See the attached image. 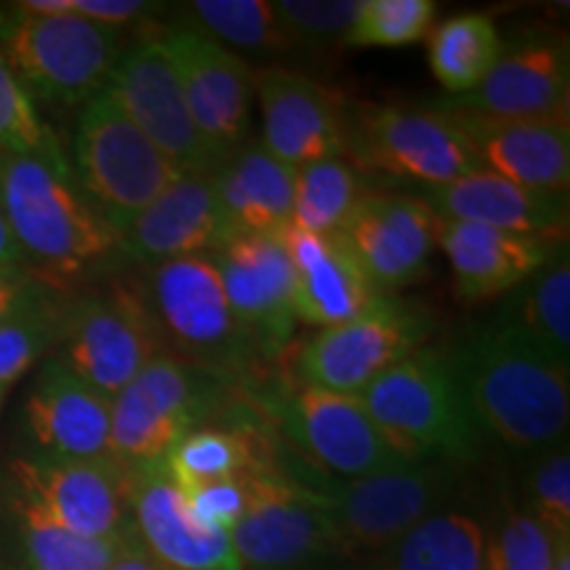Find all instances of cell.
Segmentation results:
<instances>
[{
	"label": "cell",
	"mask_w": 570,
	"mask_h": 570,
	"mask_svg": "<svg viewBox=\"0 0 570 570\" xmlns=\"http://www.w3.org/2000/svg\"><path fill=\"white\" fill-rule=\"evenodd\" d=\"M183 491L188 497L190 510L209 529L230 533L246 510V475L244 479L202 483V487Z\"/></svg>",
	"instance_id": "60d3db41"
},
{
	"label": "cell",
	"mask_w": 570,
	"mask_h": 570,
	"mask_svg": "<svg viewBox=\"0 0 570 570\" xmlns=\"http://www.w3.org/2000/svg\"><path fill=\"white\" fill-rule=\"evenodd\" d=\"M362 0H275L273 13L291 48L344 46Z\"/></svg>",
	"instance_id": "74e56055"
},
{
	"label": "cell",
	"mask_w": 570,
	"mask_h": 570,
	"mask_svg": "<svg viewBox=\"0 0 570 570\" xmlns=\"http://www.w3.org/2000/svg\"><path fill=\"white\" fill-rule=\"evenodd\" d=\"M494 21L483 13H460L428 35V63L439 85L454 96L479 88L502 53Z\"/></svg>",
	"instance_id": "4dcf8cb0"
},
{
	"label": "cell",
	"mask_w": 570,
	"mask_h": 570,
	"mask_svg": "<svg viewBox=\"0 0 570 570\" xmlns=\"http://www.w3.org/2000/svg\"><path fill=\"white\" fill-rule=\"evenodd\" d=\"M190 30L227 48L248 53H283L291 42L277 24L273 3L267 0H194L183 6Z\"/></svg>",
	"instance_id": "e575fe53"
},
{
	"label": "cell",
	"mask_w": 570,
	"mask_h": 570,
	"mask_svg": "<svg viewBox=\"0 0 570 570\" xmlns=\"http://www.w3.org/2000/svg\"><path fill=\"white\" fill-rule=\"evenodd\" d=\"M433 0H362L352 32L344 46L352 48H402L425 40L433 30Z\"/></svg>",
	"instance_id": "8d00e7d4"
},
{
	"label": "cell",
	"mask_w": 570,
	"mask_h": 570,
	"mask_svg": "<svg viewBox=\"0 0 570 570\" xmlns=\"http://www.w3.org/2000/svg\"><path fill=\"white\" fill-rule=\"evenodd\" d=\"M71 173L82 194L119 235L183 175L106 90L82 106Z\"/></svg>",
	"instance_id": "5b68a950"
},
{
	"label": "cell",
	"mask_w": 570,
	"mask_h": 570,
	"mask_svg": "<svg viewBox=\"0 0 570 570\" xmlns=\"http://www.w3.org/2000/svg\"><path fill=\"white\" fill-rule=\"evenodd\" d=\"M525 512L554 539L570 541V454L566 446H552V452L533 465Z\"/></svg>",
	"instance_id": "ab89813d"
},
{
	"label": "cell",
	"mask_w": 570,
	"mask_h": 570,
	"mask_svg": "<svg viewBox=\"0 0 570 570\" xmlns=\"http://www.w3.org/2000/svg\"><path fill=\"white\" fill-rule=\"evenodd\" d=\"M177 487L194 489L202 483L244 479L254 470L267 468L244 431L196 425L169 449L161 462Z\"/></svg>",
	"instance_id": "d6a6232c"
},
{
	"label": "cell",
	"mask_w": 570,
	"mask_h": 570,
	"mask_svg": "<svg viewBox=\"0 0 570 570\" xmlns=\"http://www.w3.org/2000/svg\"><path fill=\"white\" fill-rule=\"evenodd\" d=\"M449 360L487 436L529 452L566 441L568 367L552 362L502 315L470 327Z\"/></svg>",
	"instance_id": "6da1fadb"
},
{
	"label": "cell",
	"mask_w": 570,
	"mask_h": 570,
	"mask_svg": "<svg viewBox=\"0 0 570 570\" xmlns=\"http://www.w3.org/2000/svg\"><path fill=\"white\" fill-rule=\"evenodd\" d=\"M0 212L27 273L48 288L122 248L119 233L82 194L63 151L0 156Z\"/></svg>",
	"instance_id": "7a4b0ae2"
},
{
	"label": "cell",
	"mask_w": 570,
	"mask_h": 570,
	"mask_svg": "<svg viewBox=\"0 0 570 570\" xmlns=\"http://www.w3.org/2000/svg\"><path fill=\"white\" fill-rule=\"evenodd\" d=\"M148 309L161 341L202 370L244 365L252 352L244 327L235 320L217 267L206 254L183 256L151 267Z\"/></svg>",
	"instance_id": "52a82bcc"
},
{
	"label": "cell",
	"mask_w": 570,
	"mask_h": 570,
	"mask_svg": "<svg viewBox=\"0 0 570 570\" xmlns=\"http://www.w3.org/2000/svg\"><path fill=\"white\" fill-rule=\"evenodd\" d=\"M61 323L63 304L53 302L51 296L0 323V389L9 391L19 377L38 365L48 348H56L61 338Z\"/></svg>",
	"instance_id": "d590c367"
},
{
	"label": "cell",
	"mask_w": 570,
	"mask_h": 570,
	"mask_svg": "<svg viewBox=\"0 0 570 570\" xmlns=\"http://www.w3.org/2000/svg\"><path fill=\"white\" fill-rule=\"evenodd\" d=\"M446 106L494 119L568 122V48L558 40H525L520 46L502 48L479 88L449 98Z\"/></svg>",
	"instance_id": "44dd1931"
},
{
	"label": "cell",
	"mask_w": 570,
	"mask_h": 570,
	"mask_svg": "<svg viewBox=\"0 0 570 570\" xmlns=\"http://www.w3.org/2000/svg\"><path fill=\"white\" fill-rule=\"evenodd\" d=\"M159 40L180 77L196 130L214 159L223 164L246 142L254 106V71L238 53L190 27L164 30Z\"/></svg>",
	"instance_id": "4fadbf2b"
},
{
	"label": "cell",
	"mask_w": 570,
	"mask_h": 570,
	"mask_svg": "<svg viewBox=\"0 0 570 570\" xmlns=\"http://www.w3.org/2000/svg\"><path fill=\"white\" fill-rule=\"evenodd\" d=\"M552 570H570V544H566L558 554V560H554V568Z\"/></svg>",
	"instance_id": "bcb514c9"
},
{
	"label": "cell",
	"mask_w": 570,
	"mask_h": 570,
	"mask_svg": "<svg viewBox=\"0 0 570 570\" xmlns=\"http://www.w3.org/2000/svg\"><path fill=\"white\" fill-rule=\"evenodd\" d=\"M454 487L449 462H404L354 481H338L323 499L341 550L386 552L417 523L441 512Z\"/></svg>",
	"instance_id": "8fae6325"
},
{
	"label": "cell",
	"mask_w": 570,
	"mask_h": 570,
	"mask_svg": "<svg viewBox=\"0 0 570 570\" xmlns=\"http://www.w3.org/2000/svg\"><path fill=\"white\" fill-rule=\"evenodd\" d=\"M518 327L531 344L558 362L570 365V259L568 246H554L547 262L523 285L512 291L497 312Z\"/></svg>",
	"instance_id": "f1b7e54d"
},
{
	"label": "cell",
	"mask_w": 570,
	"mask_h": 570,
	"mask_svg": "<svg viewBox=\"0 0 570 570\" xmlns=\"http://www.w3.org/2000/svg\"><path fill=\"white\" fill-rule=\"evenodd\" d=\"M227 230L212 173H183L119 235V246L142 265L209 254Z\"/></svg>",
	"instance_id": "603a6c76"
},
{
	"label": "cell",
	"mask_w": 570,
	"mask_h": 570,
	"mask_svg": "<svg viewBox=\"0 0 570 570\" xmlns=\"http://www.w3.org/2000/svg\"><path fill=\"white\" fill-rule=\"evenodd\" d=\"M125 51L122 30L80 13L0 11V56L32 98L85 106L101 96Z\"/></svg>",
	"instance_id": "277c9868"
},
{
	"label": "cell",
	"mask_w": 570,
	"mask_h": 570,
	"mask_svg": "<svg viewBox=\"0 0 570 570\" xmlns=\"http://www.w3.org/2000/svg\"><path fill=\"white\" fill-rule=\"evenodd\" d=\"M106 92L180 173H214L219 167L190 119L180 77L159 35L125 48Z\"/></svg>",
	"instance_id": "7c38bea8"
},
{
	"label": "cell",
	"mask_w": 570,
	"mask_h": 570,
	"mask_svg": "<svg viewBox=\"0 0 570 570\" xmlns=\"http://www.w3.org/2000/svg\"><path fill=\"white\" fill-rule=\"evenodd\" d=\"M13 508H17L21 544L32 570H106L132 531L119 539H82L56 523L24 491H17Z\"/></svg>",
	"instance_id": "1f68e13d"
},
{
	"label": "cell",
	"mask_w": 570,
	"mask_h": 570,
	"mask_svg": "<svg viewBox=\"0 0 570 570\" xmlns=\"http://www.w3.org/2000/svg\"><path fill=\"white\" fill-rule=\"evenodd\" d=\"M285 431L309 460L341 481L404 465L391 452L360 396L302 386L283 407Z\"/></svg>",
	"instance_id": "ffe728a7"
},
{
	"label": "cell",
	"mask_w": 570,
	"mask_h": 570,
	"mask_svg": "<svg viewBox=\"0 0 570 570\" xmlns=\"http://www.w3.org/2000/svg\"><path fill=\"white\" fill-rule=\"evenodd\" d=\"M281 238L294 267V315L298 323L317 331L344 325L365 315L381 298L336 235H315L288 225Z\"/></svg>",
	"instance_id": "d4e9b609"
},
{
	"label": "cell",
	"mask_w": 570,
	"mask_h": 570,
	"mask_svg": "<svg viewBox=\"0 0 570 570\" xmlns=\"http://www.w3.org/2000/svg\"><path fill=\"white\" fill-rule=\"evenodd\" d=\"M212 391L202 367L159 354L111 399L109 458L125 470L161 465L206 415Z\"/></svg>",
	"instance_id": "8992f818"
},
{
	"label": "cell",
	"mask_w": 570,
	"mask_h": 570,
	"mask_svg": "<svg viewBox=\"0 0 570 570\" xmlns=\"http://www.w3.org/2000/svg\"><path fill=\"white\" fill-rule=\"evenodd\" d=\"M230 233L281 235L294 219V169L248 142L212 173Z\"/></svg>",
	"instance_id": "83f0119b"
},
{
	"label": "cell",
	"mask_w": 570,
	"mask_h": 570,
	"mask_svg": "<svg viewBox=\"0 0 570 570\" xmlns=\"http://www.w3.org/2000/svg\"><path fill=\"white\" fill-rule=\"evenodd\" d=\"M3 394H6V391H3V389H0V402H3Z\"/></svg>",
	"instance_id": "7dc6e473"
},
{
	"label": "cell",
	"mask_w": 570,
	"mask_h": 570,
	"mask_svg": "<svg viewBox=\"0 0 570 570\" xmlns=\"http://www.w3.org/2000/svg\"><path fill=\"white\" fill-rule=\"evenodd\" d=\"M230 541L244 570H294L341 550L323 494L269 468L246 475V510Z\"/></svg>",
	"instance_id": "ba28073f"
},
{
	"label": "cell",
	"mask_w": 570,
	"mask_h": 570,
	"mask_svg": "<svg viewBox=\"0 0 570 570\" xmlns=\"http://www.w3.org/2000/svg\"><path fill=\"white\" fill-rule=\"evenodd\" d=\"M0 269H27L24 256H21L9 225H6L3 212H0Z\"/></svg>",
	"instance_id": "f6af8a7d"
},
{
	"label": "cell",
	"mask_w": 570,
	"mask_h": 570,
	"mask_svg": "<svg viewBox=\"0 0 570 570\" xmlns=\"http://www.w3.org/2000/svg\"><path fill=\"white\" fill-rule=\"evenodd\" d=\"M402 462H473L483 439L449 354L417 348L360 396Z\"/></svg>",
	"instance_id": "3957f363"
},
{
	"label": "cell",
	"mask_w": 570,
	"mask_h": 570,
	"mask_svg": "<svg viewBox=\"0 0 570 570\" xmlns=\"http://www.w3.org/2000/svg\"><path fill=\"white\" fill-rule=\"evenodd\" d=\"M417 198H423L439 219L531 235L554 244L568 223L566 194L525 188L487 169H473L454 183L420 190Z\"/></svg>",
	"instance_id": "cb8c5ba5"
},
{
	"label": "cell",
	"mask_w": 570,
	"mask_h": 570,
	"mask_svg": "<svg viewBox=\"0 0 570 570\" xmlns=\"http://www.w3.org/2000/svg\"><path fill=\"white\" fill-rule=\"evenodd\" d=\"M423 312L399 298L381 296L365 315L317 331L296 360L302 386L341 396H362L386 370L423 348Z\"/></svg>",
	"instance_id": "9c48e42d"
},
{
	"label": "cell",
	"mask_w": 570,
	"mask_h": 570,
	"mask_svg": "<svg viewBox=\"0 0 570 570\" xmlns=\"http://www.w3.org/2000/svg\"><path fill=\"white\" fill-rule=\"evenodd\" d=\"M159 344L148 302L117 288L63 304L59 354L53 360L98 394L114 399L161 354Z\"/></svg>",
	"instance_id": "30bf717a"
},
{
	"label": "cell",
	"mask_w": 570,
	"mask_h": 570,
	"mask_svg": "<svg viewBox=\"0 0 570 570\" xmlns=\"http://www.w3.org/2000/svg\"><path fill=\"white\" fill-rule=\"evenodd\" d=\"M362 196H365L362 175L344 156L304 164L294 169L291 225L315 235H336Z\"/></svg>",
	"instance_id": "836d02e7"
},
{
	"label": "cell",
	"mask_w": 570,
	"mask_h": 570,
	"mask_svg": "<svg viewBox=\"0 0 570 570\" xmlns=\"http://www.w3.org/2000/svg\"><path fill=\"white\" fill-rule=\"evenodd\" d=\"M154 11L156 6L142 3V0H71V13H80V17L96 21V24L114 27V30H125L127 24Z\"/></svg>",
	"instance_id": "7bdbcfd3"
},
{
	"label": "cell",
	"mask_w": 570,
	"mask_h": 570,
	"mask_svg": "<svg viewBox=\"0 0 570 570\" xmlns=\"http://www.w3.org/2000/svg\"><path fill=\"white\" fill-rule=\"evenodd\" d=\"M465 138L479 169L533 190L566 194L570 183V125L494 119L444 109Z\"/></svg>",
	"instance_id": "7402d4cb"
},
{
	"label": "cell",
	"mask_w": 570,
	"mask_h": 570,
	"mask_svg": "<svg viewBox=\"0 0 570 570\" xmlns=\"http://www.w3.org/2000/svg\"><path fill=\"white\" fill-rule=\"evenodd\" d=\"M248 344L273 354L294 333V267L281 235L227 233L206 254Z\"/></svg>",
	"instance_id": "9a60e30c"
},
{
	"label": "cell",
	"mask_w": 570,
	"mask_h": 570,
	"mask_svg": "<svg viewBox=\"0 0 570 570\" xmlns=\"http://www.w3.org/2000/svg\"><path fill=\"white\" fill-rule=\"evenodd\" d=\"M377 570H487V531L465 512L441 510L381 552Z\"/></svg>",
	"instance_id": "f546056e"
},
{
	"label": "cell",
	"mask_w": 570,
	"mask_h": 570,
	"mask_svg": "<svg viewBox=\"0 0 570 570\" xmlns=\"http://www.w3.org/2000/svg\"><path fill=\"white\" fill-rule=\"evenodd\" d=\"M106 570H164V568L151 558V554L142 550L140 541L135 539V533L130 531L125 547L119 550V554L111 560V566Z\"/></svg>",
	"instance_id": "ee69618b"
},
{
	"label": "cell",
	"mask_w": 570,
	"mask_h": 570,
	"mask_svg": "<svg viewBox=\"0 0 570 570\" xmlns=\"http://www.w3.org/2000/svg\"><path fill=\"white\" fill-rule=\"evenodd\" d=\"M362 161L420 188H439L479 169L446 111L417 106H370L356 125Z\"/></svg>",
	"instance_id": "5bb4252c"
},
{
	"label": "cell",
	"mask_w": 570,
	"mask_h": 570,
	"mask_svg": "<svg viewBox=\"0 0 570 570\" xmlns=\"http://www.w3.org/2000/svg\"><path fill=\"white\" fill-rule=\"evenodd\" d=\"M370 570H377V568H370Z\"/></svg>",
	"instance_id": "c3c4849f"
},
{
	"label": "cell",
	"mask_w": 570,
	"mask_h": 570,
	"mask_svg": "<svg viewBox=\"0 0 570 570\" xmlns=\"http://www.w3.org/2000/svg\"><path fill=\"white\" fill-rule=\"evenodd\" d=\"M59 151V140L42 122L35 98L0 56V156Z\"/></svg>",
	"instance_id": "f35d334b"
},
{
	"label": "cell",
	"mask_w": 570,
	"mask_h": 570,
	"mask_svg": "<svg viewBox=\"0 0 570 570\" xmlns=\"http://www.w3.org/2000/svg\"><path fill=\"white\" fill-rule=\"evenodd\" d=\"M32 439L56 460L109 458L111 399L98 394L59 360L42 365L24 404Z\"/></svg>",
	"instance_id": "484cf974"
},
{
	"label": "cell",
	"mask_w": 570,
	"mask_h": 570,
	"mask_svg": "<svg viewBox=\"0 0 570 570\" xmlns=\"http://www.w3.org/2000/svg\"><path fill=\"white\" fill-rule=\"evenodd\" d=\"M254 98L262 109V146L285 167L298 169L346 154L344 114L325 85L298 71L267 67L254 71Z\"/></svg>",
	"instance_id": "ac0fdd59"
},
{
	"label": "cell",
	"mask_w": 570,
	"mask_h": 570,
	"mask_svg": "<svg viewBox=\"0 0 570 570\" xmlns=\"http://www.w3.org/2000/svg\"><path fill=\"white\" fill-rule=\"evenodd\" d=\"M558 244L452 219H439L436 225V246L446 254L458 291L470 302L512 294L544 265Z\"/></svg>",
	"instance_id": "4316f807"
},
{
	"label": "cell",
	"mask_w": 570,
	"mask_h": 570,
	"mask_svg": "<svg viewBox=\"0 0 570 570\" xmlns=\"http://www.w3.org/2000/svg\"><path fill=\"white\" fill-rule=\"evenodd\" d=\"M436 225L439 217L423 198L365 194L336 238L377 294L389 296L425 275Z\"/></svg>",
	"instance_id": "2e32d148"
},
{
	"label": "cell",
	"mask_w": 570,
	"mask_h": 570,
	"mask_svg": "<svg viewBox=\"0 0 570 570\" xmlns=\"http://www.w3.org/2000/svg\"><path fill=\"white\" fill-rule=\"evenodd\" d=\"M17 489L82 539H119L130 523V475L104 460H17Z\"/></svg>",
	"instance_id": "e0dca14e"
},
{
	"label": "cell",
	"mask_w": 570,
	"mask_h": 570,
	"mask_svg": "<svg viewBox=\"0 0 570 570\" xmlns=\"http://www.w3.org/2000/svg\"><path fill=\"white\" fill-rule=\"evenodd\" d=\"M135 539L164 570H244L230 533L209 529L164 465L127 470Z\"/></svg>",
	"instance_id": "d6986e66"
},
{
	"label": "cell",
	"mask_w": 570,
	"mask_h": 570,
	"mask_svg": "<svg viewBox=\"0 0 570 570\" xmlns=\"http://www.w3.org/2000/svg\"><path fill=\"white\" fill-rule=\"evenodd\" d=\"M48 296H51L48 285H42L27 269H0V323L32 309Z\"/></svg>",
	"instance_id": "b9f144b4"
}]
</instances>
